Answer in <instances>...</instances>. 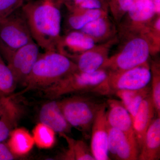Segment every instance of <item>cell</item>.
I'll use <instances>...</instances> for the list:
<instances>
[{"instance_id": "cell-1", "label": "cell", "mask_w": 160, "mask_h": 160, "mask_svg": "<svg viewBox=\"0 0 160 160\" xmlns=\"http://www.w3.org/2000/svg\"><path fill=\"white\" fill-rule=\"evenodd\" d=\"M21 9L35 42L45 51H57L62 37L60 8L52 0H39L25 3Z\"/></svg>"}, {"instance_id": "cell-2", "label": "cell", "mask_w": 160, "mask_h": 160, "mask_svg": "<svg viewBox=\"0 0 160 160\" xmlns=\"http://www.w3.org/2000/svg\"><path fill=\"white\" fill-rule=\"evenodd\" d=\"M73 61L57 51H45L40 53L22 86L24 89L16 95L24 94L34 90L46 89L71 72L78 70Z\"/></svg>"}, {"instance_id": "cell-3", "label": "cell", "mask_w": 160, "mask_h": 160, "mask_svg": "<svg viewBox=\"0 0 160 160\" xmlns=\"http://www.w3.org/2000/svg\"><path fill=\"white\" fill-rule=\"evenodd\" d=\"M109 73L103 68L92 72L76 70L41 91L49 100H57L69 94L109 95L111 94L108 83Z\"/></svg>"}, {"instance_id": "cell-4", "label": "cell", "mask_w": 160, "mask_h": 160, "mask_svg": "<svg viewBox=\"0 0 160 160\" xmlns=\"http://www.w3.org/2000/svg\"><path fill=\"white\" fill-rule=\"evenodd\" d=\"M75 94L58 100L59 105L70 126L89 139L97 115L106 102L97 95Z\"/></svg>"}, {"instance_id": "cell-5", "label": "cell", "mask_w": 160, "mask_h": 160, "mask_svg": "<svg viewBox=\"0 0 160 160\" xmlns=\"http://www.w3.org/2000/svg\"><path fill=\"white\" fill-rule=\"evenodd\" d=\"M118 39L121 42L120 48L109 56L102 68L110 72L121 71L149 62L151 52L144 35H132Z\"/></svg>"}, {"instance_id": "cell-6", "label": "cell", "mask_w": 160, "mask_h": 160, "mask_svg": "<svg viewBox=\"0 0 160 160\" xmlns=\"http://www.w3.org/2000/svg\"><path fill=\"white\" fill-rule=\"evenodd\" d=\"M32 41L22 9L0 21V54L6 61L15 52Z\"/></svg>"}, {"instance_id": "cell-7", "label": "cell", "mask_w": 160, "mask_h": 160, "mask_svg": "<svg viewBox=\"0 0 160 160\" xmlns=\"http://www.w3.org/2000/svg\"><path fill=\"white\" fill-rule=\"evenodd\" d=\"M156 16L152 0H134L131 8L118 25V38L142 34Z\"/></svg>"}, {"instance_id": "cell-8", "label": "cell", "mask_w": 160, "mask_h": 160, "mask_svg": "<svg viewBox=\"0 0 160 160\" xmlns=\"http://www.w3.org/2000/svg\"><path fill=\"white\" fill-rule=\"evenodd\" d=\"M151 72L149 62L123 71L109 72L108 83L111 94L119 90H137L149 86Z\"/></svg>"}, {"instance_id": "cell-9", "label": "cell", "mask_w": 160, "mask_h": 160, "mask_svg": "<svg viewBox=\"0 0 160 160\" xmlns=\"http://www.w3.org/2000/svg\"><path fill=\"white\" fill-rule=\"evenodd\" d=\"M39 48L32 41L15 52L6 60L17 84L22 85L31 72L40 54Z\"/></svg>"}, {"instance_id": "cell-10", "label": "cell", "mask_w": 160, "mask_h": 160, "mask_svg": "<svg viewBox=\"0 0 160 160\" xmlns=\"http://www.w3.org/2000/svg\"><path fill=\"white\" fill-rule=\"evenodd\" d=\"M118 42L117 36L106 42L97 44L83 53L69 58L74 62L78 71L93 72L102 69L109 57L112 48Z\"/></svg>"}, {"instance_id": "cell-11", "label": "cell", "mask_w": 160, "mask_h": 160, "mask_svg": "<svg viewBox=\"0 0 160 160\" xmlns=\"http://www.w3.org/2000/svg\"><path fill=\"white\" fill-rule=\"evenodd\" d=\"M108 150L110 160H138L139 149L134 138L108 126Z\"/></svg>"}, {"instance_id": "cell-12", "label": "cell", "mask_w": 160, "mask_h": 160, "mask_svg": "<svg viewBox=\"0 0 160 160\" xmlns=\"http://www.w3.org/2000/svg\"><path fill=\"white\" fill-rule=\"evenodd\" d=\"M106 103L95 119L91 130L90 149L95 160H109L108 150V125L106 120Z\"/></svg>"}, {"instance_id": "cell-13", "label": "cell", "mask_w": 160, "mask_h": 160, "mask_svg": "<svg viewBox=\"0 0 160 160\" xmlns=\"http://www.w3.org/2000/svg\"><path fill=\"white\" fill-rule=\"evenodd\" d=\"M106 102V120L108 126L135 138L132 118L122 102L114 99H109Z\"/></svg>"}, {"instance_id": "cell-14", "label": "cell", "mask_w": 160, "mask_h": 160, "mask_svg": "<svg viewBox=\"0 0 160 160\" xmlns=\"http://www.w3.org/2000/svg\"><path fill=\"white\" fill-rule=\"evenodd\" d=\"M96 44L92 39L82 32L72 30L62 35L57 51L70 58L83 53Z\"/></svg>"}, {"instance_id": "cell-15", "label": "cell", "mask_w": 160, "mask_h": 160, "mask_svg": "<svg viewBox=\"0 0 160 160\" xmlns=\"http://www.w3.org/2000/svg\"><path fill=\"white\" fill-rule=\"evenodd\" d=\"M39 118L40 122L59 134H67L71 131L72 127L61 110L58 100H50L44 103L40 109Z\"/></svg>"}, {"instance_id": "cell-16", "label": "cell", "mask_w": 160, "mask_h": 160, "mask_svg": "<svg viewBox=\"0 0 160 160\" xmlns=\"http://www.w3.org/2000/svg\"><path fill=\"white\" fill-rule=\"evenodd\" d=\"M94 41L96 44L106 42L118 36V28L109 14L96 19L80 30Z\"/></svg>"}, {"instance_id": "cell-17", "label": "cell", "mask_w": 160, "mask_h": 160, "mask_svg": "<svg viewBox=\"0 0 160 160\" xmlns=\"http://www.w3.org/2000/svg\"><path fill=\"white\" fill-rule=\"evenodd\" d=\"M156 112L150 94L143 100L132 119L133 132L139 151L146 131L154 118Z\"/></svg>"}, {"instance_id": "cell-18", "label": "cell", "mask_w": 160, "mask_h": 160, "mask_svg": "<svg viewBox=\"0 0 160 160\" xmlns=\"http://www.w3.org/2000/svg\"><path fill=\"white\" fill-rule=\"evenodd\" d=\"M160 158V118H155L146 131L138 160H158Z\"/></svg>"}, {"instance_id": "cell-19", "label": "cell", "mask_w": 160, "mask_h": 160, "mask_svg": "<svg viewBox=\"0 0 160 160\" xmlns=\"http://www.w3.org/2000/svg\"><path fill=\"white\" fill-rule=\"evenodd\" d=\"M66 19L67 31L80 30L86 24L100 17L109 14V10L104 9H71Z\"/></svg>"}, {"instance_id": "cell-20", "label": "cell", "mask_w": 160, "mask_h": 160, "mask_svg": "<svg viewBox=\"0 0 160 160\" xmlns=\"http://www.w3.org/2000/svg\"><path fill=\"white\" fill-rule=\"evenodd\" d=\"M20 106L8 97L2 112L0 115V142L9 138L10 133L17 125L21 115Z\"/></svg>"}, {"instance_id": "cell-21", "label": "cell", "mask_w": 160, "mask_h": 160, "mask_svg": "<svg viewBox=\"0 0 160 160\" xmlns=\"http://www.w3.org/2000/svg\"><path fill=\"white\" fill-rule=\"evenodd\" d=\"M67 142V148L58 158L65 160H95L90 147L83 140H76L65 133L60 134Z\"/></svg>"}, {"instance_id": "cell-22", "label": "cell", "mask_w": 160, "mask_h": 160, "mask_svg": "<svg viewBox=\"0 0 160 160\" xmlns=\"http://www.w3.org/2000/svg\"><path fill=\"white\" fill-rule=\"evenodd\" d=\"M7 144L12 152L18 157L28 154L35 145L32 135L23 128L13 129Z\"/></svg>"}, {"instance_id": "cell-23", "label": "cell", "mask_w": 160, "mask_h": 160, "mask_svg": "<svg viewBox=\"0 0 160 160\" xmlns=\"http://www.w3.org/2000/svg\"><path fill=\"white\" fill-rule=\"evenodd\" d=\"M114 94L120 99L132 119L143 100L151 94V88L148 86L137 90H118L115 92Z\"/></svg>"}, {"instance_id": "cell-24", "label": "cell", "mask_w": 160, "mask_h": 160, "mask_svg": "<svg viewBox=\"0 0 160 160\" xmlns=\"http://www.w3.org/2000/svg\"><path fill=\"white\" fill-rule=\"evenodd\" d=\"M55 133L48 126L41 122L38 123L32 130L35 145L41 149H50L55 143Z\"/></svg>"}, {"instance_id": "cell-25", "label": "cell", "mask_w": 160, "mask_h": 160, "mask_svg": "<svg viewBox=\"0 0 160 160\" xmlns=\"http://www.w3.org/2000/svg\"><path fill=\"white\" fill-rule=\"evenodd\" d=\"M17 84L11 70L0 54V97L11 96Z\"/></svg>"}, {"instance_id": "cell-26", "label": "cell", "mask_w": 160, "mask_h": 160, "mask_svg": "<svg viewBox=\"0 0 160 160\" xmlns=\"http://www.w3.org/2000/svg\"><path fill=\"white\" fill-rule=\"evenodd\" d=\"M149 43L151 55L160 50V16H156L142 33Z\"/></svg>"}, {"instance_id": "cell-27", "label": "cell", "mask_w": 160, "mask_h": 160, "mask_svg": "<svg viewBox=\"0 0 160 160\" xmlns=\"http://www.w3.org/2000/svg\"><path fill=\"white\" fill-rule=\"evenodd\" d=\"M150 66L151 72V96L158 116H160V64L153 61Z\"/></svg>"}, {"instance_id": "cell-28", "label": "cell", "mask_w": 160, "mask_h": 160, "mask_svg": "<svg viewBox=\"0 0 160 160\" xmlns=\"http://www.w3.org/2000/svg\"><path fill=\"white\" fill-rule=\"evenodd\" d=\"M109 11L117 25L120 22L133 5L134 0H106Z\"/></svg>"}, {"instance_id": "cell-29", "label": "cell", "mask_w": 160, "mask_h": 160, "mask_svg": "<svg viewBox=\"0 0 160 160\" xmlns=\"http://www.w3.org/2000/svg\"><path fill=\"white\" fill-rule=\"evenodd\" d=\"M62 5L71 9H108L106 0H63Z\"/></svg>"}, {"instance_id": "cell-30", "label": "cell", "mask_w": 160, "mask_h": 160, "mask_svg": "<svg viewBox=\"0 0 160 160\" xmlns=\"http://www.w3.org/2000/svg\"><path fill=\"white\" fill-rule=\"evenodd\" d=\"M25 4V0H0V21L18 10Z\"/></svg>"}, {"instance_id": "cell-31", "label": "cell", "mask_w": 160, "mask_h": 160, "mask_svg": "<svg viewBox=\"0 0 160 160\" xmlns=\"http://www.w3.org/2000/svg\"><path fill=\"white\" fill-rule=\"evenodd\" d=\"M12 152L7 143L0 142V160H12L18 158Z\"/></svg>"}, {"instance_id": "cell-32", "label": "cell", "mask_w": 160, "mask_h": 160, "mask_svg": "<svg viewBox=\"0 0 160 160\" xmlns=\"http://www.w3.org/2000/svg\"><path fill=\"white\" fill-rule=\"evenodd\" d=\"M153 9L157 16H160V0H152Z\"/></svg>"}, {"instance_id": "cell-33", "label": "cell", "mask_w": 160, "mask_h": 160, "mask_svg": "<svg viewBox=\"0 0 160 160\" xmlns=\"http://www.w3.org/2000/svg\"><path fill=\"white\" fill-rule=\"evenodd\" d=\"M8 97H0V115L2 112L3 109H4V106Z\"/></svg>"}, {"instance_id": "cell-34", "label": "cell", "mask_w": 160, "mask_h": 160, "mask_svg": "<svg viewBox=\"0 0 160 160\" xmlns=\"http://www.w3.org/2000/svg\"><path fill=\"white\" fill-rule=\"evenodd\" d=\"M62 2L63 0H57L55 4V5H56L58 8H60L61 6L62 5Z\"/></svg>"}, {"instance_id": "cell-35", "label": "cell", "mask_w": 160, "mask_h": 160, "mask_svg": "<svg viewBox=\"0 0 160 160\" xmlns=\"http://www.w3.org/2000/svg\"><path fill=\"white\" fill-rule=\"evenodd\" d=\"M53 2H54V3H55V2H56L57 0H52Z\"/></svg>"}, {"instance_id": "cell-36", "label": "cell", "mask_w": 160, "mask_h": 160, "mask_svg": "<svg viewBox=\"0 0 160 160\" xmlns=\"http://www.w3.org/2000/svg\"></svg>"}]
</instances>
